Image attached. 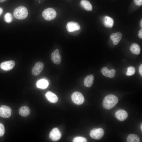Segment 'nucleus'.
Listing matches in <instances>:
<instances>
[{
	"instance_id": "nucleus-14",
	"label": "nucleus",
	"mask_w": 142,
	"mask_h": 142,
	"mask_svg": "<svg viewBox=\"0 0 142 142\" xmlns=\"http://www.w3.org/2000/svg\"><path fill=\"white\" fill-rule=\"evenodd\" d=\"M122 37V34L120 32H118L112 34L110 36V38L112 40L113 44L115 45L119 43Z\"/></svg>"
},
{
	"instance_id": "nucleus-26",
	"label": "nucleus",
	"mask_w": 142,
	"mask_h": 142,
	"mask_svg": "<svg viewBox=\"0 0 142 142\" xmlns=\"http://www.w3.org/2000/svg\"><path fill=\"white\" fill-rule=\"evenodd\" d=\"M4 128L3 125L0 123V137L3 136L4 133Z\"/></svg>"
},
{
	"instance_id": "nucleus-6",
	"label": "nucleus",
	"mask_w": 142,
	"mask_h": 142,
	"mask_svg": "<svg viewBox=\"0 0 142 142\" xmlns=\"http://www.w3.org/2000/svg\"><path fill=\"white\" fill-rule=\"evenodd\" d=\"M11 109L8 106L2 105L0 107V116L4 118H8L11 115Z\"/></svg>"
},
{
	"instance_id": "nucleus-27",
	"label": "nucleus",
	"mask_w": 142,
	"mask_h": 142,
	"mask_svg": "<svg viewBox=\"0 0 142 142\" xmlns=\"http://www.w3.org/2000/svg\"><path fill=\"white\" fill-rule=\"evenodd\" d=\"M135 4L138 6H140L142 4V0H134Z\"/></svg>"
},
{
	"instance_id": "nucleus-22",
	"label": "nucleus",
	"mask_w": 142,
	"mask_h": 142,
	"mask_svg": "<svg viewBox=\"0 0 142 142\" xmlns=\"http://www.w3.org/2000/svg\"><path fill=\"white\" fill-rule=\"evenodd\" d=\"M128 142H139L140 140L139 137L136 135L131 134L128 136L126 139Z\"/></svg>"
},
{
	"instance_id": "nucleus-21",
	"label": "nucleus",
	"mask_w": 142,
	"mask_h": 142,
	"mask_svg": "<svg viewBox=\"0 0 142 142\" xmlns=\"http://www.w3.org/2000/svg\"><path fill=\"white\" fill-rule=\"evenodd\" d=\"M131 52L134 54H139L140 52V48L138 44L136 43L133 44L130 48Z\"/></svg>"
},
{
	"instance_id": "nucleus-20",
	"label": "nucleus",
	"mask_w": 142,
	"mask_h": 142,
	"mask_svg": "<svg viewBox=\"0 0 142 142\" xmlns=\"http://www.w3.org/2000/svg\"><path fill=\"white\" fill-rule=\"evenodd\" d=\"M80 4L84 9L87 11H91L92 9L91 4L87 0H82L80 2Z\"/></svg>"
},
{
	"instance_id": "nucleus-8",
	"label": "nucleus",
	"mask_w": 142,
	"mask_h": 142,
	"mask_svg": "<svg viewBox=\"0 0 142 142\" xmlns=\"http://www.w3.org/2000/svg\"><path fill=\"white\" fill-rule=\"evenodd\" d=\"M44 67V64L42 62H37L32 69V73L35 76L39 75L43 70Z\"/></svg>"
},
{
	"instance_id": "nucleus-5",
	"label": "nucleus",
	"mask_w": 142,
	"mask_h": 142,
	"mask_svg": "<svg viewBox=\"0 0 142 142\" xmlns=\"http://www.w3.org/2000/svg\"><path fill=\"white\" fill-rule=\"evenodd\" d=\"M104 134V130L102 128H95L91 130L90 136L93 139L98 140L103 137Z\"/></svg>"
},
{
	"instance_id": "nucleus-35",
	"label": "nucleus",
	"mask_w": 142,
	"mask_h": 142,
	"mask_svg": "<svg viewBox=\"0 0 142 142\" xmlns=\"http://www.w3.org/2000/svg\"></svg>"
},
{
	"instance_id": "nucleus-13",
	"label": "nucleus",
	"mask_w": 142,
	"mask_h": 142,
	"mask_svg": "<svg viewBox=\"0 0 142 142\" xmlns=\"http://www.w3.org/2000/svg\"><path fill=\"white\" fill-rule=\"evenodd\" d=\"M101 72L104 76L110 78H112L115 75L116 71L114 69L109 70L107 67H104L101 69Z\"/></svg>"
},
{
	"instance_id": "nucleus-17",
	"label": "nucleus",
	"mask_w": 142,
	"mask_h": 142,
	"mask_svg": "<svg viewBox=\"0 0 142 142\" xmlns=\"http://www.w3.org/2000/svg\"><path fill=\"white\" fill-rule=\"evenodd\" d=\"M103 23L106 27L110 28L113 26L114 21L112 18L108 16H105L104 18Z\"/></svg>"
},
{
	"instance_id": "nucleus-19",
	"label": "nucleus",
	"mask_w": 142,
	"mask_h": 142,
	"mask_svg": "<svg viewBox=\"0 0 142 142\" xmlns=\"http://www.w3.org/2000/svg\"><path fill=\"white\" fill-rule=\"evenodd\" d=\"M30 110L29 108L26 106H22L19 110V114L22 116L26 117L30 114Z\"/></svg>"
},
{
	"instance_id": "nucleus-16",
	"label": "nucleus",
	"mask_w": 142,
	"mask_h": 142,
	"mask_svg": "<svg viewBox=\"0 0 142 142\" xmlns=\"http://www.w3.org/2000/svg\"><path fill=\"white\" fill-rule=\"evenodd\" d=\"M94 79V77L92 75H89L85 78L84 83V85L86 87H89L93 84Z\"/></svg>"
},
{
	"instance_id": "nucleus-29",
	"label": "nucleus",
	"mask_w": 142,
	"mask_h": 142,
	"mask_svg": "<svg viewBox=\"0 0 142 142\" xmlns=\"http://www.w3.org/2000/svg\"><path fill=\"white\" fill-rule=\"evenodd\" d=\"M139 37L140 38H142V29H141L139 32L138 34Z\"/></svg>"
},
{
	"instance_id": "nucleus-25",
	"label": "nucleus",
	"mask_w": 142,
	"mask_h": 142,
	"mask_svg": "<svg viewBox=\"0 0 142 142\" xmlns=\"http://www.w3.org/2000/svg\"><path fill=\"white\" fill-rule=\"evenodd\" d=\"M87 141V140L85 138L81 136L75 137L73 140L74 142H86Z\"/></svg>"
},
{
	"instance_id": "nucleus-11",
	"label": "nucleus",
	"mask_w": 142,
	"mask_h": 142,
	"mask_svg": "<svg viewBox=\"0 0 142 142\" xmlns=\"http://www.w3.org/2000/svg\"><path fill=\"white\" fill-rule=\"evenodd\" d=\"M15 62L13 60L3 62L0 65L1 68L4 70H9L12 69L15 65Z\"/></svg>"
},
{
	"instance_id": "nucleus-28",
	"label": "nucleus",
	"mask_w": 142,
	"mask_h": 142,
	"mask_svg": "<svg viewBox=\"0 0 142 142\" xmlns=\"http://www.w3.org/2000/svg\"><path fill=\"white\" fill-rule=\"evenodd\" d=\"M139 71L140 74L141 76H142V64H141L139 68Z\"/></svg>"
},
{
	"instance_id": "nucleus-18",
	"label": "nucleus",
	"mask_w": 142,
	"mask_h": 142,
	"mask_svg": "<svg viewBox=\"0 0 142 142\" xmlns=\"http://www.w3.org/2000/svg\"><path fill=\"white\" fill-rule=\"evenodd\" d=\"M49 83L48 81L45 79H40L38 80L36 83L37 87L39 88L44 89L48 86Z\"/></svg>"
},
{
	"instance_id": "nucleus-32",
	"label": "nucleus",
	"mask_w": 142,
	"mask_h": 142,
	"mask_svg": "<svg viewBox=\"0 0 142 142\" xmlns=\"http://www.w3.org/2000/svg\"><path fill=\"white\" fill-rule=\"evenodd\" d=\"M7 0H0V3H2L4 2Z\"/></svg>"
},
{
	"instance_id": "nucleus-12",
	"label": "nucleus",
	"mask_w": 142,
	"mask_h": 142,
	"mask_svg": "<svg viewBox=\"0 0 142 142\" xmlns=\"http://www.w3.org/2000/svg\"><path fill=\"white\" fill-rule=\"evenodd\" d=\"M80 26L77 23L74 22H68L66 26V29L70 32L79 30Z\"/></svg>"
},
{
	"instance_id": "nucleus-3",
	"label": "nucleus",
	"mask_w": 142,
	"mask_h": 142,
	"mask_svg": "<svg viewBox=\"0 0 142 142\" xmlns=\"http://www.w3.org/2000/svg\"><path fill=\"white\" fill-rule=\"evenodd\" d=\"M42 15L46 20L51 21L54 19L55 18L57 13L54 9L49 8L45 9L43 11Z\"/></svg>"
},
{
	"instance_id": "nucleus-7",
	"label": "nucleus",
	"mask_w": 142,
	"mask_h": 142,
	"mask_svg": "<svg viewBox=\"0 0 142 142\" xmlns=\"http://www.w3.org/2000/svg\"><path fill=\"white\" fill-rule=\"evenodd\" d=\"M61 136V133L57 128L53 129L50 131L49 137L50 139L54 141H58L60 138Z\"/></svg>"
},
{
	"instance_id": "nucleus-1",
	"label": "nucleus",
	"mask_w": 142,
	"mask_h": 142,
	"mask_svg": "<svg viewBox=\"0 0 142 142\" xmlns=\"http://www.w3.org/2000/svg\"><path fill=\"white\" fill-rule=\"evenodd\" d=\"M118 99L115 95L109 94L104 98L103 102V106L106 109H110L115 106L118 102Z\"/></svg>"
},
{
	"instance_id": "nucleus-33",
	"label": "nucleus",
	"mask_w": 142,
	"mask_h": 142,
	"mask_svg": "<svg viewBox=\"0 0 142 142\" xmlns=\"http://www.w3.org/2000/svg\"><path fill=\"white\" fill-rule=\"evenodd\" d=\"M140 129L141 130V131H142V123L141 124V126H140Z\"/></svg>"
},
{
	"instance_id": "nucleus-30",
	"label": "nucleus",
	"mask_w": 142,
	"mask_h": 142,
	"mask_svg": "<svg viewBox=\"0 0 142 142\" xmlns=\"http://www.w3.org/2000/svg\"><path fill=\"white\" fill-rule=\"evenodd\" d=\"M3 11V8L1 7H0V16L2 13Z\"/></svg>"
},
{
	"instance_id": "nucleus-4",
	"label": "nucleus",
	"mask_w": 142,
	"mask_h": 142,
	"mask_svg": "<svg viewBox=\"0 0 142 142\" xmlns=\"http://www.w3.org/2000/svg\"><path fill=\"white\" fill-rule=\"evenodd\" d=\"M71 98L72 102L78 105L82 104L84 100L83 95L78 92L73 93L71 95Z\"/></svg>"
},
{
	"instance_id": "nucleus-10",
	"label": "nucleus",
	"mask_w": 142,
	"mask_h": 142,
	"mask_svg": "<svg viewBox=\"0 0 142 142\" xmlns=\"http://www.w3.org/2000/svg\"><path fill=\"white\" fill-rule=\"evenodd\" d=\"M115 117L119 120L123 121L127 119L128 114L125 110L123 109H119L117 110L115 113Z\"/></svg>"
},
{
	"instance_id": "nucleus-31",
	"label": "nucleus",
	"mask_w": 142,
	"mask_h": 142,
	"mask_svg": "<svg viewBox=\"0 0 142 142\" xmlns=\"http://www.w3.org/2000/svg\"><path fill=\"white\" fill-rule=\"evenodd\" d=\"M140 27L142 28V19L141 20L140 22Z\"/></svg>"
},
{
	"instance_id": "nucleus-2",
	"label": "nucleus",
	"mask_w": 142,
	"mask_h": 142,
	"mask_svg": "<svg viewBox=\"0 0 142 142\" xmlns=\"http://www.w3.org/2000/svg\"><path fill=\"white\" fill-rule=\"evenodd\" d=\"M28 14L27 9L23 6H19L14 9L13 11V15L16 19L22 20L27 17Z\"/></svg>"
},
{
	"instance_id": "nucleus-9",
	"label": "nucleus",
	"mask_w": 142,
	"mask_h": 142,
	"mask_svg": "<svg viewBox=\"0 0 142 142\" xmlns=\"http://www.w3.org/2000/svg\"><path fill=\"white\" fill-rule=\"evenodd\" d=\"M51 58L54 63L59 64L60 63L62 58L58 49H56L52 53Z\"/></svg>"
},
{
	"instance_id": "nucleus-24",
	"label": "nucleus",
	"mask_w": 142,
	"mask_h": 142,
	"mask_svg": "<svg viewBox=\"0 0 142 142\" xmlns=\"http://www.w3.org/2000/svg\"><path fill=\"white\" fill-rule=\"evenodd\" d=\"M13 17L11 14L10 13H7L4 15V20L5 22L7 23H10L12 21Z\"/></svg>"
},
{
	"instance_id": "nucleus-15",
	"label": "nucleus",
	"mask_w": 142,
	"mask_h": 142,
	"mask_svg": "<svg viewBox=\"0 0 142 142\" xmlns=\"http://www.w3.org/2000/svg\"><path fill=\"white\" fill-rule=\"evenodd\" d=\"M45 95L47 99L51 103H56L58 100V98L56 95L50 91L47 92Z\"/></svg>"
},
{
	"instance_id": "nucleus-23",
	"label": "nucleus",
	"mask_w": 142,
	"mask_h": 142,
	"mask_svg": "<svg viewBox=\"0 0 142 142\" xmlns=\"http://www.w3.org/2000/svg\"><path fill=\"white\" fill-rule=\"evenodd\" d=\"M135 72V67L133 66H130L127 68L126 74L127 76H131L134 74Z\"/></svg>"
},
{
	"instance_id": "nucleus-34",
	"label": "nucleus",
	"mask_w": 142,
	"mask_h": 142,
	"mask_svg": "<svg viewBox=\"0 0 142 142\" xmlns=\"http://www.w3.org/2000/svg\"><path fill=\"white\" fill-rule=\"evenodd\" d=\"M40 3V2H39V3Z\"/></svg>"
}]
</instances>
